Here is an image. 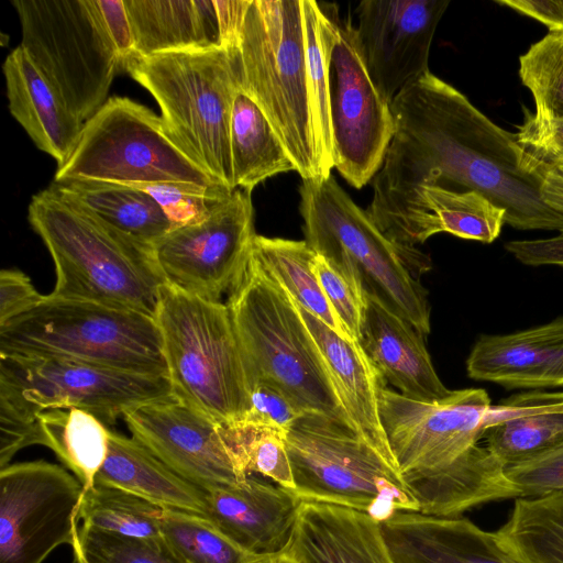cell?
Wrapping results in <instances>:
<instances>
[{
  "instance_id": "25",
  "label": "cell",
  "mask_w": 563,
  "mask_h": 563,
  "mask_svg": "<svg viewBox=\"0 0 563 563\" xmlns=\"http://www.w3.org/2000/svg\"><path fill=\"white\" fill-rule=\"evenodd\" d=\"M9 110L38 150L57 167L75 151L84 123L34 66L21 45L2 64Z\"/></svg>"
},
{
  "instance_id": "22",
  "label": "cell",
  "mask_w": 563,
  "mask_h": 563,
  "mask_svg": "<svg viewBox=\"0 0 563 563\" xmlns=\"http://www.w3.org/2000/svg\"><path fill=\"white\" fill-rule=\"evenodd\" d=\"M282 554L297 563H396L379 521L360 510L316 501L301 503Z\"/></svg>"
},
{
  "instance_id": "4",
  "label": "cell",
  "mask_w": 563,
  "mask_h": 563,
  "mask_svg": "<svg viewBox=\"0 0 563 563\" xmlns=\"http://www.w3.org/2000/svg\"><path fill=\"white\" fill-rule=\"evenodd\" d=\"M299 194L307 244L364 296L377 299L427 335L428 291L415 274L430 268L429 256L387 238L332 174L302 180Z\"/></svg>"
},
{
  "instance_id": "49",
  "label": "cell",
  "mask_w": 563,
  "mask_h": 563,
  "mask_svg": "<svg viewBox=\"0 0 563 563\" xmlns=\"http://www.w3.org/2000/svg\"><path fill=\"white\" fill-rule=\"evenodd\" d=\"M540 197L544 205L563 217V165L551 166L538 174Z\"/></svg>"
},
{
  "instance_id": "26",
  "label": "cell",
  "mask_w": 563,
  "mask_h": 563,
  "mask_svg": "<svg viewBox=\"0 0 563 563\" xmlns=\"http://www.w3.org/2000/svg\"><path fill=\"white\" fill-rule=\"evenodd\" d=\"M486 448L509 466L563 442V391H526L492 405Z\"/></svg>"
},
{
  "instance_id": "1",
  "label": "cell",
  "mask_w": 563,
  "mask_h": 563,
  "mask_svg": "<svg viewBox=\"0 0 563 563\" xmlns=\"http://www.w3.org/2000/svg\"><path fill=\"white\" fill-rule=\"evenodd\" d=\"M395 132L373 180L367 213L380 228L422 186L475 190L506 211L517 230L563 231V217L540 197L510 133L430 70L393 100Z\"/></svg>"
},
{
  "instance_id": "13",
  "label": "cell",
  "mask_w": 563,
  "mask_h": 563,
  "mask_svg": "<svg viewBox=\"0 0 563 563\" xmlns=\"http://www.w3.org/2000/svg\"><path fill=\"white\" fill-rule=\"evenodd\" d=\"M168 377L85 362L0 353V417L36 421L51 409L77 408L106 426L144 404L173 397Z\"/></svg>"
},
{
  "instance_id": "44",
  "label": "cell",
  "mask_w": 563,
  "mask_h": 563,
  "mask_svg": "<svg viewBox=\"0 0 563 563\" xmlns=\"http://www.w3.org/2000/svg\"><path fill=\"white\" fill-rule=\"evenodd\" d=\"M250 399V409L240 422L265 426L286 433L306 413L287 393L263 377L255 378Z\"/></svg>"
},
{
  "instance_id": "23",
  "label": "cell",
  "mask_w": 563,
  "mask_h": 563,
  "mask_svg": "<svg viewBox=\"0 0 563 563\" xmlns=\"http://www.w3.org/2000/svg\"><path fill=\"white\" fill-rule=\"evenodd\" d=\"M296 305L321 354L352 429L382 455L396 462L380 421L378 389L385 383L384 378L360 341L343 338Z\"/></svg>"
},
{
  "instance_id": "20",
  "label": "cell",
  "mask_w": 563,
  "mask_h": 563,
  "mask_svg": "<svg viewBox=\"0 0 563 563\" xmlns=\"http://www.w3.org/2000/svg\"><path fill=\"white\" fill-rule=\"evenodd\" d=\"M467 375L506 388L563 386V317L507 334H485L466 360Z\"/></svg>"
},
{
  "instance_id": "34",
  "label": "cell",
  "mask_w": 563,
  "mask_h": 563,
  "mask_svg": "<svg viewBox=\"0 0 563 563\" xmlns=\"http://www.w3.org/2000/svg\"><path fill=\"white\" fill-rule=\"evenodd\" d=\"M158 521L163 540L186 563H264L269 559L243 549L207 517L162 508Z\"/></svg>"
},
{
  "instance_id": "2",
  "label": "cell",
  "mask_w": 563,
  "mask_h": 563,
  "mask_svg": "<svg viewBox=\"0 0 563 563\" xmlns=\"http://www.w3.org/2000/svg\"><path fill=\"white\" fill-rule=\"evenodd\" d=\"M385 383L378 389L380 421L419 512L456 518L473 507L518 497L505 466L478 445L492 406L485 389L451 390L429 402Z\"/></svg>"
},
{
  "instance_id": "21",
  "label": "cell",
  "mask_w": 563,
  "mask_h": 563,
  "mask_svg": "<svg viewBox=\"0 0 563 563\" xmlns=\"http://www.w3.org/2000/svg\"><path fill=\"white\" fill-rule=\"evenodd\" d=\"M380 526L396 563H525L466 518L396 511Z\"/></svg>"
},
{
  "instance_id": "36",
  "label": "cell",
  "mask_w": 563,
  "mask_h": 563,
  "mask_svg": "<svg viewBox=\"0 0 563 563\" xmlns=\"http://www.w3.org/2000/svg\"><path fill=\"white\" fill-rule=\"evenodd\" d=\"M519 76L538 119H563V31H549L519 57Z\"/></svg>"
},
{
  "instance_id": "15",
  "label": "cell",
  "mask_w": 563,
  "mask_h": 563,
  "mask_svg": "<svg viewBox=\"0 0 563 563\" xmlns=\"http://www.w3.org/2000/svg\"><path fill=\"white\" fill-rule=\"evenodd\" d=\"M255 235L251 194L236 188L202 221L172 229L153 252L165 284L221 301L245 272Z\"/></svg>"
},
{
  "instance_id": "31",
  "label": "cell",
  "mask_w": 563,
  "mask_h": 563,
  "mask_svg": "<svg viewBox=\"0 0 563 563\" xmlns=\"http://www.w3.org/2000/svg\"><path fill=\"white\" fill-rule=\"evenodd\" d=\"M38 444L51 449L84 489L91 487L103 466L110 429L81 409H51L37 415Z\"/></svg>"
},
{
  "instance_id": "38",
  "label": "cell",
  "mask_w": 563,
  "mask_h": 563,
  "mask_svg": "<svg viewBox=\"0 0 563 563\" xmlns=\"http://www.w3.org/2000/svg\"><path fill=\"white\" fill-rule=\"evenodd\" d=\"M71 548L75 563H186L163 539L126 537L81 525Z\"/></svg>"
},
{
  "instance_id": "30",
  "label": "cell",
  "mask_w": 563,
  "mask_h": 563,
  "mask_svg": "<svg viewBox=\"0 0 563 563\" xmlns=\"http://www.w3.org/2000/svg\"><path fill=\"white\" fill-rule=\"evenodd\" d=\"M52 186L108 224L147 244L154 245L173 229L156 200L140 188L97 180H67Z\"/></svg>"
},
{
  "instance_id": "47",
  "label": "cell",
  "mask_w": 563,
  "mask_h": 563,
  "mask_svg": "<svg viewBox=\"0 0 563 563\" xmlns=\"http://www.w3.org/2000/svg\"><path fill=\"white\" fill-rule=\"evenodd\" d=\"M106 29L123 62L133 54V36L123 0H97Z\"/></svg>"
},
{
  "instance_id": "12",
  "label": "cell",
  "mask_w": 563,
  "mask_h": 563,
  "mask_svg": "<svg viewBox=\"0 0 563 563\" xmlns=\"http://www.w3.org/2000/svg\"><path fill=\"white\" fill-rule=\"evenodd\" d=\"M21 46L67 107L82 121L109 99L121 57L97 0H12Z\"/></svg>"
},
{
  "instance_id": "3",
  "label": "cell",
  "mask_w": 563,
  "mask_h": 563,
  "mask_svg": "<svg viewBox=\"0 0 563 563\" xmlns=\"http://www.w3.org/2000/svg\"><path fill=\"white\" fill-rule=\"evenodd\" d=\"M27 219L55 266L49 296L155 318L165 280L153 245L113 228L52 185L33 195Z\"/></svg>"
},
{
  "instance_id": "5",
  "label": "cell",
  "mask_w": 563,
  "mask_h": 563,
  "mask_svg": "<svg viewBox=\"0 0 563 563\" xmlns=\"http://www.w3.org/2000/svg\"><path fill=\"white\" fill-rule=\"evenodd\" d=\"M235 47L242 86L296 172L302 180L329 177L310 91L302 0H249Z\"/></svg>"
},
{
  "instance_id": "46",
  "label": "cell",
  "mask_w": 563,
  "mask_h": 563,
  "mask_svg": "<svg viewBox=\"0 0 563 563\" xmlns=\"http://www.w3.org/2000/svg\"><path fill=\"white\" fill-rule=\"evenodd\" d=\"M505 249L525 265L563 268V231L548 239L509 241Z\"/></svg>"
},
{
  "instance_id": "19",
  "label": "cell",
  "mask_w": 563,
  "mask_h": 563,
  "mask_svg": "<svg viewBox=\"0 0 563 563\" xmlns=\"http://www.w3.org/2000/svg\"><path fill=\"white\" fill-rule=\"evenodd\" d=\"M205 492L208 519L243 549L269 559L286 550L302 503L294 490L249 476Z\"/></svg>"
},
{
  "instance_id": "37",
  "label": "cell",
  "mask_w": 563,
  "mask_h": 563,
  "mask_svg": "<svg viewBox=\"0 0 563 563\" xmlns=\"http://www.w3.org/2000/svg\"><path fill=\"white\" fill-rule=\"evenodd\" d=\"M306 30L307 64L316 128L324 162L333 165V142L328 82V13L324 4L302 0Z\"/></svg>"
},
{
  "instance_id": "10",
  "label": "cell",
  "mask_w": 563,
  "mask_h": 563,
  "mask_svg": "<svg viewBox=\"0 0 563 563\" xmlns=\"http://www.w3.org/2000/svg\"><path fill=\"white\" fill-rule=\"evenodd\" d=\"M295 493L302 501L363 511L383 522L396 511H420L398 464L346 423L306 412L285 433Z\"/></svg>"
},
{
  "instance_id": "8",
  "label": "cell",
  "mask_w": 563,
  "mask_h": 563,
  "mask_svg": "<svg viewBox=\"0 0 563 563\" xmlns=\"http://www.w3.org/2000/svg\"><path fill=\"white\" fill-rule=\"evenodd\" d=\"M227 306L250 366L252 385L256 377L268 379L306 412L351 427L296 302L252 257L230 290Z\"/></svg>"
},
{
  "instance_id": "41",
  "label": "cell",
  "mask_w": 563,
  "mask_h": 563,
  "mask_svg": "<svg viewBox=\"0 0 563 563\" xmlns=\"http://www.w3.org/2000/svg\"><path fill=\"white\" fill-rule=\"evenodd\" d=\"M525 112L523 123L515 134L526 170L538 177L548 167L563 165V119H538Z\"/></svg>"
},
{
  "instance_id": "27",
  "label": "cell",
  "mask_w": 563,
  "mask_h": 563,
  "mask_svg": "<svg viewBox=\"0 0 563 563\" xmlns=\"http://www.w3.org/2000/svg\"><path fill=\"white\" fill-rule=\"evenodd\" d=\"M133 55L223 47L216 0H123Z\"/></svg>"
},
{
  "instance_id": "7",
  "label": "cell",
  "mask_w": 563,
  "mask_h": 563,
  "mask_svg": "<svg viewBox=\"0 0 563 563\" xmlns=\"http://www.w3.org/2000/svg\"><path fill=\"white\" fill-rule=\"evenodd\" d=\"M155 319L173 395L218 422L242 421L252 375L227 303L164 284Z\"/></svg>"
},
{
  "instance_id": "24",
  "label": "cell",
  "mask_w": 563,
  "mask_h": 563,
  "mask_svg": "<svg viewBox=\"0 0 563 563\" xmlns=\"http://www.w3.org/2000/svg\"><path fill=\"white\" fill-rule=\"evenodd\" d=\"M365 301L360 343L384 380L413 400L430 402L450 395L433 367L426 335L377 299L365 296Z\"/></svg>"
},
{
  "instance_id": "32",
  "label": "cell",
  "mask_w": 563,
  "mask_h": 563,
  "mask_svg": "<svg viewBox=\"0 0 563 563\" xmlns=\"http://www.w3.org/2000/svg\"><path fill=\"white\" fill-rule=\"evenodd\" d=\"M251 257L301 308L320 319L343 338L344 332L319 284L317 253L303 241L255 235Z\"/></svg>"
},
{
  "instance_id": "35",
  "label": "cell",
  "mask_w": 563,
  "mask_h": 563,
  "mask_svg": "<svg viewBox=\"0 0 563 563\" xmlns=\"http://www.w3.org/2000/svg\"><path fill=\"white\" fill-rule=\"evenodd\" d=\"M156 506L123 489L95 483L84 489L77 518L81 526L126 537L158 540Z\"/></svg>"
},
{
  "instance_id": "45",
  "label": "cell",
  "mask_w": 563,
  "mask_h": 563,
  "mask_svg": "<svg viewBox=\"0 0 563 563\" xmlns=\"http://www.w3.org/2000/svg\"><path fill=\"white\" fill-rule=\"evenodd\" d=\"M46 295L40 294L29 276L19 269L0 272V327L37 307Z\"/></svg>"
},
{
  "instance_id": "6",
  "label": "cell",
  "mask_w": 563,
  "mask_h": 563,
  "mask_svg": "<svg viewBox=\"0 0 563 563\" xmlns=\"http://www.w3.org/2000/svg\"><path fill=\"white\" fill-rule=\"evenodd\" d=\"M161 108L179 146L214 180L234 190L230 128L241 84L236 47L129 56L122 64Z\"/></svg>"
},
{
  "instance_id": "18",
  "label": "cell",
  "mask_w": 563,
  "mask_h": 563,
  "mask_svg": "<svg viewBox=\"0 0 563 563\" xmlns=\"http://www.w3.org/2000/svg\"><path fill=\"white\" fill-rule=\"evenodd\" d=\"M449 0H364L355 34L367 73L391 104L409 84L429 71V54Z\"/></svg>"
},
{
  "instance_id": "51",
  "label": "cell",
  "mask_w": 563,
  "mask_h": 563,
  "mask_svg": "<svg viewBox=\"0 0 563 563\" xmlns=\"http://www.w3.org/2000/svg\"><path fill=\"white\" fill-rule=\"evenodd\" d=\"M264 563H276V561H275V559H274V558H271V559H268V560H267L266 562H264Z\"/></svg>"
},
{
  "instance_id": "11",
  "label": "cell",
  "mask_w": 563,
  "mask_h": 563,
  "mask_svg": "<svg viewBox=\"0 0 563 563\" xmlns=\"http://www.w3.org/2000/svg\"><path fill=\"white\" fill-rule=\"evenodd\" d=\"M67 180L223 186L185 153L162 117L125 97L109 98L84 123L75 151L57 167L53 183Z\"/></svg>"
},
{
  "instance_id": "9",
  "label": "cell",
  "mask_w": 563,
  "mask_h": 563,
  "mask_svg": "<svg viewBox=\"0 0 563 563\" xmlns=\"http://www.w3.org/2000/svg\"><path fill=\"white\" fill-rule=\"evenodd\" d=\"M0 353L62 357L168 377L154 317L49 295L31 311L0 327Z\"/></svg>"
},
{
  "instance_id": "14",
  "label": "cell",
  "mask_w": 563,
  "mask_h": 563,
  "mask_svg": "<svg viewBox=\"0 0 563 563\" xmlns=\"http://www.w3.org/2000/svg\"><path fill=\"white\" fill-rule=\"evenodd\" d=\"M328 13V82L333 165L361 189L380 169L395 132L390 103L373 84L357 45L355 27L341 21L335 4Z\"/></svg>"
},
{
  "instance_id": "50",
  "label": "cell",
  "mask_w": 563,
  "mask_h": 563,
  "mask_svg": "<svg viewBox=\"0 0 563 563\" xmlns=\"http://www.w3.org/2000/svg\"><path fill=\"white\" fill-rule=\"evenodd\" d=\"M274 559H275L276 563H297L296 561H294L292 559L288 558L285 554L274 556Z\"/></svg>"
},
{
  "instance_id": "48",
  "label": "cell",
  "mask_w": 563,
  "mask_h": 563,
  "mask_svg": "<svg viewBox=\"0 0 563 563\" xmlns=\"http://www.w3.org/2000/svg\"><path fill=\"white\" fill-rule=\"evenodd\" d=\"M495 2L540 21L548 26L549 31H563V0H495Z\"/></svg>"
},
{
  "instance_id": "42",
  "label": "cell",
  "mask_w": 563,
  "mask_h": 563,
  "mask_svg": "<svg viewBox=\"0 0 563 563\" xmlns=\"http://www.w3.org/2000/svg\"><path fill=\"white\" fill-rule=\"evenodd\" d=\"M314 271L344 332L350 339L360 341L366 306L364 294L318 254Z\"/></svg>"
},
{
  "instance_id": "17",
  "label": "cell",
  "mask_w": 563,
  "mask_h": 563,
  "mask_svg": "<svg viewBox=\"0 0 563 563\" xmlns=\"http://www.w3.org/2000/svg\"><path fill=\"white\" fill-rule=\"evenodd\" d=\"M122 418L132 438L203 490L236 485L249 477L235 452L229 424L175 396L137 406Z\"/></svg>"
},
{
  "instance_id": "16",
  "label": "cell",
  "mask_w": 563,
  "mask_h": 563,
  "mask_svg": "<svg viewBox=\"0 0 563 563\" xmlns=\"http://www.w3.org/2000/svg\"><path fill=\"white\" fill-rule=\"evenodd\" d=\"M84 486L43 460L0 468V563H43L73 543Z\"/></svg>"
},
{
  "instance_id": "29",
  "label": "cell",
  "mask_w": 563,
  "mask_h": 563,
  "mask_svg": "<svg viewBox=\"0 0 563 563\" xmlns=\"http://www.w3.org/2000/svg\"><path fill=\"white\" fill-rule=\"evenodd\" d=\"M230 148L235 189L251 194L272 176L296 172L283 142L242 80L233 100Z\"/></svg>"
},
{
  "instance_id": "40",
  "label": "cell",
  "mask_w": 563,
  "mask_h": 563,
  "mask_svg": "<svg viewBox=\"0 0 563 563\" xmlns=\"http://www.w3.org/2000/svg\"><path fill=\"white\" fill-rule=\"evenodd\" d=\"M136 188L146 191L156 200L173 229L202 221L217 203L233 191L223 186L205 188L183 184L147 185Z\"/></svg>"
},
{
  "instance_id": "39",
  "label": "cell",
  "mask_w": 563,
  "mask_h": 563,
  "mask_svg": "<svg viewBox=\"0 0 563 563\" xmlns=\"http://www.w3.org/2000/svg\"><path fill=\"white\" fill-rule=\"evenodd\" d=\"M229 428L235 452L247 475L258 473L282 487L295 490L285 433L247 422L229 424Z\"/></svg>"
},
{
  "instance_id": "28",
  "label": "cell",
  "mask_w": 563,
  "mask_h": 563,
  "mask_svg": "<svg viewBox=\"0 0 563 563\" xmlns=\"http://www.w3.org/2000/svg\"><path fill=\"white\" fill-rule=\"evenodd\" d=\"M95 483L134 494L156 506L208 518L206 492L186 481L134 438L110 431L107 460Z\"/></svg>"
},
{
  "instance_id": "43",
  "label": "cell",
  "mask_w": 563,
  "mask_h": 563,
  "mask_svg": "<svg viewBox=\"0 0 563 563\" xmlns=\"http://www.w3.org/2000/svg\"><path fill=\"white\" fill-rule=\"evenodd\" d=\"M519 498L563 492V442L519 463L505 467Z\"/></svg>"
},
{
  "instance_id": "33",
  "label": "cell",
  "mask_w": 563,
  "mask_h": 563,
  "mask_svg": "<svg viewBox=\"0 0 563 563\" xmlns=\"http://www.w3.org/2000/svg\"><path fill=\"white\" fill-rule=\"evenodd\" d=\"M495 533L525 563H563V492L515 498L507 521Z\"/></svg>"
}]
</instances>
